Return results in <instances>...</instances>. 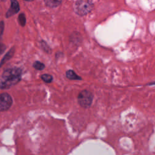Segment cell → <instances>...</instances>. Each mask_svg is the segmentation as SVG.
<instances>
[{
	"label": "cell",
	"instance_id": "6da1fadb",
	"mask_svg": "<svg viewBox=\"0 0 155 155\" xmlns=\"http://www.w3.org/2000/svg\"><path fill=\"white\" fill-rule=\"evenodd\" d=\"M93 5L89 0H78L74 5V11L79 16H84L93 9Z\"/></svg>",
	"mask_w": 155,
	"mask_h": 155
},
{
	"label": "cell",
	"instance_id": "7a4b0ae2",
	"mask_svg": "<svg viewBox=\"0 0 155 155\" xmlns=\"http://www.w3.org/2000/svg\"><path fill=\"white\" fill-rule=\"evenodd\" d=\"M2 78L5 81H11L18 83L21 78V70L15 67L5 70L2 74Z\"/></svg>",
	"mask_w": 155,
	"mask_h": 155
},
{
	"label": "cell",
	"instance_id": "3957f363",
	"mask_svg": "<svg viewBox=\"0 0 155 155\" xmlns=\"http://www.w3.org/2000/svg\"><path fill=\"white\" fill-rule=\"evenodd\" d=\"M93 99V95L91 91L84 90L81 91L78 96L79 104L84 108H88L91 106Z\"/></svg>",
	"mask_w": 155,
	"mask_h": 155
},
{
	"label": "cell",
	"instance_id": "277c9868",
	"mask_svg": "<svg viewBox=\"0 0 155 155\" xmlns=\"http://www.w3.org/2000/svg\"><path fill=\"white\" fill-rule=\"evenodd\" d=\"M13 102L12 97L6 93L0 94V111H6L12 105Z\"/></svg>",
	"mask_w": 155,
	"mask_h": 155
},
{
	"label": "cell",
	"instance_id": "5b68a950",
	"mask_svg": "<svg viewBox=\"0 0 155 155\" xmlns=\"http://www.w3.org/2000/svg\"><path fill=\"white\" fill-rule=\"evenodd\" d=\"M11 5L8 10L6 13V17L9 18L19 11V5L17 0H10Z\"/></svg>",
	"mask_w": 155,
	"mask_h": 155
},
{
	"label": "cell",
	"instance_id": "8992f818",
	"mask_svg": "<svg viewBox=\"0 0 155 155\" xmlns=\"http://www.w3.org/2000/svg\"><path fill=\"white\" fill-rule=\"evenodd\" d=\"M66 77L71 80H81L82 78L76 74V73L71 70H69L66 72Z\"/></svg>",
	"mask_w": 155,
	"mask_h": 155
},
{
	"label": "cell",
	"instance_id": "52a82bcc",
	"mask_svg": "<svg viewBox=\"0 0 155 155\" xmlns=\"http://www.w3.org/2000/svg\"><path fill=\"white\" fill-rule=\"evenodd\" d=\"M14 53H15V48L13 47L7 52V53H6V54L4 56V57L3 58L2 61H1L0 67H1L5 62H7V61L9 60L13 56Z\"/></svg>",
	"mask_w": 155,
	"mask_h": 155
},
{
	"label": "cell",
	"instance_id": "ba28073f",
	"mask_svg": "<svg viewBox=\"0 0 155 155\" xmlns=\"http://www.w3.org/2000/svg\"><path fill=\"white\" fill-rule=\"evenodd\" d=\"M45 4L49 7H57L62 2V0H44Z\"/></svg>",
	"mask_w": 155,
	"mask_h": 155
},
{
	"label": "cell",
	"instance_id": "9c48e42d",
	"mask_svg": "<svg viewBox=\"0 0 155 155\" xmlns=\"http://www.w3.org/2000/svg\"><path fill=\"white\" fill-rule=\"evenodd\" d=\"M41 79L46 83H50L53 81V77L48 74H43L41 75Z\"/></svg>",
	"mask_w": 155,
	"mask_h": 155
},
{
	"label": "cell",
	"instance_id": "30bf717a",
	"mask_svg": "<svg viewBox=\"0 0 155 155\" xmlns=\"http://www.w3.org/2000/svg\"><path fill=\"white\" fill-rule=\"evenodd\" d=\"M33 67L38 70H42L45 68V65L40 61H35L33 64Z\"/></svg>",
	"mask_w": 155,
	"mask_h": 155
},
{
	"label": "cell",
	"instance_id": "8fae6325",
	"mask_svg": "<svg viewBox=\"0 0 155 155\" xmlns=\"http://www.w3.org/2000/svg\"><path fill=\"white\" fill-rule=\"evenodd\" d=\"M18 21L19 24L24 27L26 24V18L24 13H21L18 16Z\"/></svg>",
	"mask_w": 155,
	"mask_h": 155
},
{
	"label": "cell",
	"instance_id": "7c38bea8",
	"mask_svg": "<svg viewBox=\"0 0 155 155\" xmlns=\"http://www.w3.org/2000/svg\"><path fill=\"white\" fill-rule=\"evenodd\" d=\"M3 30H4V22L3 21L0 22V39H1V36L3 33Z\"/></svg>",
	"mask_w": 155,
	"mask_h": 155
},
{
	"label": "cell",
	"instance_id": "4fadbf2b",
	"mask_svg": "<svg viewBox=\"0 0 155 155\" xmlns=\"http://www.w3.org/2000/svg\"><path fill=\"white\" fill-rule=\"evenodd\" d=\"M5 45L2 43L0 42V55L4 52V51L5 50Z\"/></svg>",
	"mask_w": 155,
	"mask_h": 155
},
{
	"label": "cell",
	"instance_id": "5bb4252c",
	"mask_svg": "<svg viewBox=\"0 0 155 155\" xmlns=\"http://www.w3.org/2000/svg\"><path fill=\"white\" fill-rule=\"evenodd\" d=\"M25 1H32L33 0H25Z\"/></svg>",
	"mask_w": 155,
	"mask_h": 155
}]
</instances>
